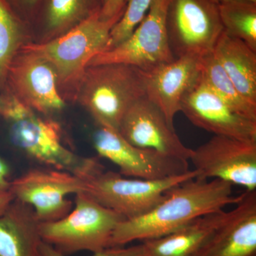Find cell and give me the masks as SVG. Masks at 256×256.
Listing matches in <instances>:
<instances>
[{"label": "cell", "instance_id": "cell-1", "mask_svg": "<svg viewBox=\"0 0 256 256\" xmlns=\"http://www.w3.org/2000/svg\"><path fill=\"white\" fill-rule=\"evenodd\" d=\"M240 197L233 195V185L226 182L192 178L171 188L146 214L121 222L112 236L111 247L164 236L204 216L235 204Z\"/></svg>", "mask_w": 256, "mask_h": 256}, {"label": "cell", "instance_id": "cell-2", "mask_svg": "<svg viewBox=\"0 0 256 256\" xmlns=\"http://www.w3.org/2000/svg\"><path fill=\"white\" fill-rule=\"evenodd\" d=\"M1 112L13 143L38 162L88 181L104 171L95 158L76 154L64 144L60 124L43 118L9 89L0 94Z\"/></svg>", "mask_w": 256, "mask_h": 256}, {"label": "cell", "instance_id": "cell-3", "mask_svg": "<svg viewBox=\"0 0 256 256\" xmlns=\"http://www.w3.org/2000/svg\"><path fill=\"white\" fill-rule=\"evenodd\" d=\"M124 11L108 20L95 10L85 20L62 36L26 46L46 60L54 69L58 90L66 102L76 101L80 82L90 60L108 47L110 32Z\"/></svg>", "mask_w": 256, "mask_h": 256}, {"label": "cell", "instance_id": "cell-4", "mask_svg": "<svg viewBox=\"0 0 256 256\" xmlns=\"http://www.w3.org/2000/svg\"><path fill=\"white\" fill-rule=\"evenodd\" d=\"M146 96L142 70L122 64L88 67L76 101L98 124L118 130L130 106Z\"/></svg>", "mask_w": 256, "mask_h": 256}, {"label": "cell", "instance_id": "cell-5", "mask_svg": "<svg viewBox=\"0 0 256 256\" xmlns=\"http://www.w3.org/2000/svg\"><path fill=\"white\" fill-rule=\"evenodd\" d=\"M124 220L86 192H80L76 195L75 205L65 217L40 222V235L44 242L65 255L82 250L94 254L111 247L114 230Z\"/></svg>", "mask_w": 256, "mask_h": 256}, {"label": "cell", "instance_id": "cell-6", "mask_svg": "<svg viewBox=\"0 0 256 256\" xmlns=\"http://www.w3.org/2000/svg\"><path fill=\"white\" fill-rule=\"evenodd\" d=\"M196 178L194 170L156 180L126 178L120 173L102 171L88 180L86 193L126 220H132L152 210L171 188Z\"/></svg>", "mask_w": 256, "mask_h": 256}, {"label": "cell", "instance_id": "cell-7", "mask_svg": "<svg viewBox=\"0 0 256 256\" xmlns=\"http://www.w3.org/2000/svg\"><path fill=\"white\" fill-rule=\"evenodd\" d=\"M166 28L176 58L212 53L224 32L220 6L213 0H170Z\"/></svg>", "mask_w": 256, "mask_h": 256}, {"label": "cell", "instance_id": "cell-8", "mask_svg": "<svg viewBox=\"0 0 256 256\" xmlns=\"http://www.w3.org/2000/svg\"><path fill=\"white\" fill-rule=\"evenodd\" d=\"M170 1L154 0L132 34L114 48L96 55L88 66L122 64L149 70L176 60L170 47L166 28Z\"/></svg>", "mask_w": 256, "mask_h": 256}, {"label": "cell", "instance_id": "cell-9", "mask_svg": "<svg viewBox=\"0 0 256 256\" xmlns=\"http://www.w3.org/2000/svg\"><path fill=\"white\" fill-rule=\"evenodd\" d=\"M10 191L33 208L40 222H54L73 208L69 195L87 192V181L60 170L34 169L12 181Z\"/></svg>", "mask_w": 256, "mask_h": 256}, {"label": "cell", "instance_id": "cell-10", "mask_svg": "<svg viewBox=\"0 0 256 256\" xmlns=\"http://www.w3.org/2000/svg\"><path fill=\"white\" fill-rule=\"evenodd\" d=\"M190 162L198 178L256 190V143L252 140L214 136L192 150Z\"/></svg>", "mask_w": 256, "mask_h": 256}, {"label": "cell", "instance_id": "cell-11", "mask_svg": "<svg viewBox=\"0 0 256 256\" xmlns=\"http://www.w3.org/2000/svg\"><path fill=\"white\" fill-rule=\"evenodd\" d=\"M94 143L99 156L112 162L126 178L162 180L190 170L188 162L134 146L112 128L98 126Z\"/></svg>", "mask_w": 256, "mask_h": 256}, {"label": "cell", "instance_id": "cell-12", "mask_svg": "<svg viewBox=\"0 0 256 256\" xmlns=\"http://www.w3.org/2000/svg\"><path fill=\"white\" fill-rule=\"evenodd\" d=\"M25 44L10 64L6 88L37 112L50 116L60 112L66 101L58 90L54 69Z\"/></svg>", "mask_w": 256, "mask_h": 256}, {"label": "cell", "instance_id": "cell-13", "mask_svg": "<svg viewBox=\"0 0 256 256\" xmlns=\"http://www.w3.org/2000/svg\"><path fill=\"white\" fill-rule=\"evenodd\" d=\"M118 131L134 146L190 162L192 149L184 144L175 132L174 126L146 96L128 109Z\"/></svg>", "mask_w": 256, "mask_h": 256}, {"label": "cell", "instance_id": "cell-14", "mask_svg": "<svg viewBox=\"0 0 256 256\" xmlns=\"http://www.w3.org/2000/svg\"><path fill=\"white\" fill-rule=\"evenodd\" d=\"M181 112L192 124L216 136L250 140L256 124L232 110L201 74L184 98Z\"/></svg>", "mask_w": 256, "mask_h": 256}, {"label": "cell", "instance_id": "cell-15", "mask_svg": "<svg viewBox=\"0 0 256 256\" xmlns=\"http://www.w3.org/2000/svg\"><path fill=\"white\" fill-rule=\"evenodd\" d=\"M256 256V190L242 194L224 223L192 256Z\"/></svg>", "mask_w": 256, "mask_h": 256}, {"label": "cell", "instance_id": "cell-16", "mask_svg": "<svg viewBox=\"0 0 256 256\" xmlns=\"http://www.w3.org/2000/svg\"><path fill=\"white\" fill-rule=\"evenodd\" d=\"M142 74L146 97L173 126L184 98L200 77V58L180 57Z\"/></svg>", "mask_w": 256, "mask_h": 256}, {"label": "cell", "instance_id": "cell-17", "mask_svg": "<svg viewBox=\"0 0 256 256\" xmlns=\"http://www.w3.org/2000/svg\"><path fill=\"white\" fill-rule=\"evenodd\" d=\"M40 224L31 206L14 200L0 216V256H42Z\"/></svg>", "mask_w": 256, "mask_h": 256}, {"label": "cell", "instance_id": "cell-18", "mask_svg": "<svg viewBox=\"0 0 256 256\" xmlns=\"http://www.w3.org/2000/svg\"><path fill=\"white\" fill-rule=\"evenodd\" d=\"M227 210L204 216L164 236L143 242L146 256H192L224 223Z\"/></svg>", "mask_w": 256, "mask_h": 256}, {"label": "cell", "instance_id": "cell-19", "mask_svg": "<svg viewBox=\"0 0 256 256\" xmlns=\"http://www.w3.org/2000/svg\"><path fill=\"white\" fill-rule=\"evenodd\" d=\"M234 86L256 109V55L240 40L222 34L214 50Z\"/></svg>", "mask_w": 256, "mask_h": 256}, {"label": "cell", "instance_id": "cell-20", "mask_svg": "<svg viewBox=\"0 0 256 256\" xmlns=\"http://www.w3.org/2000/svg\"><path fill=\"white\" fill-rule=\"evenodd\" d=\"M200 67L204 80L232 110L256 122V109L239 94L214 52L200 58Z\"/></svg>", "mask_w": 256, "mask_h": 256}, {"label": "cell", "instance_id": "cell-21", "mask_svg": "<svg viewBox=\"0 0 256 256\" xmlns=\"http://www.w3.org/2000/svg\"><path fill=\"white\" fill-rule=\"evenodd\" d=\"M224 32L246 45L256 55V4L233 0L218 4Z\"/></svg>", "mask_w": 256, "mask_h": 256}, {"label": "cell", "instance_id": "cell-22", "mask_svg": "<svg viewBox=\"0 0 256 256\" xmlns=\"http://www.w3.org/2000/svg\"><path fill=\"white\" fill-rule=\"evenodd\" d=\"M26 43L22 24L6 0H0V90L6 89L8 69L15 55Z\"/></svg>", "mask_w": 256, "mask_h": 256}, {"label": "cell", "instance_id": "cell-23", "mask_svg": "<svg viewBox=\"0 0 256 256\" xmlns=\"http://www.w3.org/2000/svg\"><path fill=\"white\" fill-rule=\"evenodd\" d=\"M92 13L88 12L86 0H50L46 15L50 38L47 41L67 33Z\"/></svg>", "mask_w": 256, "mask_h": 256}, {"label": "cell", "instance_id": "cell-24", "mask_svg": "<svg viewBox=\"0 0 256 256\" xmlns=\"http://www.w3.org/2000/svg\"><path fill=\"white\" fill-rule=\"evenodd\" d=\"M153 1L154 0H126L124 14L110 32L107 50L122 43L132 34L148 14Z\"/></svg>", "mask_w": 256, "mask_h": 256}, {"label": "cell", "instance_id": "cell-25", "mask_svg": "<svg viewBox=\"0 0 256 256\" xmlns=\"http://www.w3.org/2000/svg\"><path fill=\"white\" fill-rule=\"evenodd\" d=\"M40 252L42 256H68L44 242L40 245ZM92 256H146V250L143 244L129 247L114 246L94 252Z\"/></svg>", "mask_w": 256, "mask_h": 256}, {"label": "cell", "instance_id": "cell-26", "mask_svg": "<svg viewBox=\"0 0 256 256\" xmlns=\"http://www.w3.org/2000/svg\"><path fill=\"white\" fill-rule=\"evenodd\" d=\"M126 0H108L102 4L100 15L102 20H108L124 11Z\"/></svg>", "mask_w": 256, "mask_h": 256}, {"label": "cell", "instance_id": "cell-27", "mask_svg": "<svg viewBox=\"0 0 256 256\" xmlns=\"http://www.w3.org/2000/svg\"><path fill=\"white\" fill-rule=\"evenodd\" d=\"M10 170L4 160L0 158V192L10 191Z\"/></svg>", "mask_w": 256, "mask_h": 256}, {"label": "cell", "instance_id": "cell-28", "mask_svg": "<svg viewBox=\"0 0 256 256\" xmlns=\"http://www.w3.org/2000/svg\"><path fill=\"white\" fill-rule=\"evenodd\" d=\"M14 200V197L11 192H0V216L6 212Z\"/></svg>", "mask_w": 256, "mask_h": 256}, {"label": "cell", "instance_id": "cell-29", "mask_svg": "<svg viewBox=\"0 0 256 256\" xmlns=\"http://www.w3.org/2000/svg\"><path fill=\"white\" fill-rule=\"evenodd\" d=\"M15 1H18L20 4L25 6H32L36 2L37 0H15Z\"/></svg>", "mask_w": 256, "mask_h": 256}, {"label": "cell", "instance_id": "cell-30", "mask_svg": "<svg viewBox=\"0 0 256 256\" xmlns=\"http://www.w3.org/2000/svg\"><path fill=\"white\" fill-rule=\"evenodd\" d=\"M250 140H252V142L256 143V122L255 124H254V130H252V138H250Z\"/></svg>", "mask_w": 256, "mask_h": 256}, {"label": "cell", "instance_id": "cell-31", "mask_svg": "<svg viewBox=\"0 0 256 256\" xmlns=\"http://www.w3.org/2000/svg\"><path fill=\"white\" fill-rule=\"evenodd\" d=\"M213 1L215 2L217 4H220V3L224 2L233 1V0H213ZM242 1L252 2L256 3V0H242Z\"/></svg>", "mask_w": 256, "mask_h": 256}, {"label": "cell", "instance_id": "cell-32", "mask_svg": "<svg viewBox=\"0 0 256 256\" xmlns=\"http://www.w3.org/2000/svg\"><path fill=\"white\" fill-rule=\"evenodd\" d=\"M107 1H108V0H102V4H105V3L106 2H107Z\"/></svg>", "mask_w": 256, "mask_h": 256}, {"label": "cell", "instance_id": "cell-33", "mask_svg": "<svg viewBox=\"0 0 256 256\" xmlns=\"http://www.w3.org/2000/svg\"><path fill=\"white\" fill-rule=\"evenodd\" d=\"M0 112H1V100H0Z\"/></svg>", "mask_w": 256, "mask_h": 256}, {"label": "cell", "instance_id": "cell-34", "mask_svg": "<svg viewBox=\"0 0 256 256\" xmlns=\"http://www.w3.org/2000/svg\"></svg>", "mask_w": 256, "mask_h": 256}]
</instances>
